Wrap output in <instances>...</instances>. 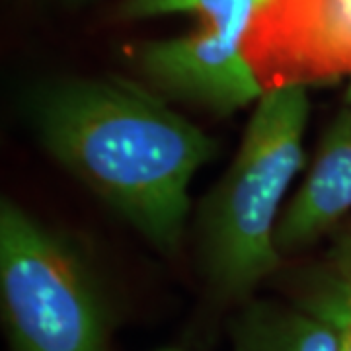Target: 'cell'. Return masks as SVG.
<instances>
[{
    "mask_svg": "<svg viewBox=\"0 0 351 351\" xmlns=\"http://www.w3.org/2000/svg\"><path fill=\"white\" fill-rule=\"evenodd\" d=\"M25 115L43 149L154 248L182 244L189 182L217 143L158 92L121 76L64 78L34 88Z\"/></svg>",
    "mask_w": 351,
    "mask_h": 351,
    "instance_id": "1",
    "label": "cell"
},
{
    "mask_svg": "<svg viewBox=\"0 0 351 351\" xmlns=\"http://www.w3.org/2000/svg\"><path fill=\"white\" fill-rule=\"evenodd\" d=\"M306 121L302 84L265 90L230 168L201 207V263L226 297L246 295L281 262L276 228L289 184L304 162Z\"/></svg>",
    "mask_w": 351,
    "mask_h": 351,
    "instance_id": "2",
    "label": "cell"
},
{
    "mask_svg": "<svg viewBox=\"0 0 351 351\" xmlns=\"http://www.w3.org/2000/svg\"><path fill=\"white\" fill-rule=\"evenodd\" d=\"M0 297L14 351H106L108 313L86 263L10 199L0 205Z\"/></svg>",
    "mask_w": 351,
    "mask_h": 351,
    "instance_id": "3",
    "label": "cell"
},
{
    "mask_svg": "<svg viewBox=\"0 0 351 351\" xmlns=\"http://www.w3.org/2000/svg\"><path fill=\"white\" fill-rule=\"evenodd\" d=\"M244 53L265 90L351 75V0H265Z\"/></svg>",
    "mask_w": 351,
    "mask_h": 351,
    "instance_id": "4",
    "label": "cell"
},
{
    "mask_svg": "<svg viewBox=\"0 0 351 351\" xmlns=\"http://www.w3.org/2000/svg\"><path fill=\"white\" fill-rule=\"evenodd\" d=\"M135 61L149 88L162 98L189 101L221 115L239 112L265 92L244 45L203 25L191 36L138 45Z\"/></svg>",
    "mask_w": 351,
    "mask_h": 351,
    "instance_id": "5",
    "label": "cell"
},
{
    "mask_svg": "<svg viewBox=\"0 0 351 351\" xmlns=\"http://www.w3.org/2000/svg\"><path fill=\"white\" fill-rule=\"evenodd\" d=\"M351 209V104L330 123L311 172L276 228L277 250L304 248Z\"/></svg>",
    "mask_w": 351,
    "mask_h": 351,
    "instance_id": "6",
    "label": "cell"
},
{
    "mask_svg": "<svg viewBox=\"0 0 351 351\" xmlns=\"http://www.w3.org/2000/svg\"><path fill=\"white\" fill-rule=\"evenodd\" d=\"M234 351H339L334 332L302 306L254 302L234 324Z\"/></svg>",
    "mask_w": 351,
    "mask_h": 351,
    "instance_id": "7",
    "label": "cell"
},
{
    "mask_svg": "<svg viewBox=\"0 0 351 351\" xmlns=\"http://www.w3.org/2000/svg\"><path fill=\"white\" fill-rule=\"evenodd\" d=\"M258 0H123L121 16L145 20L166 14H195L203 27L244 45Z\"/></svg>",
    "mask_w": 351,
    "mask_h": 351,
    "instance_id": "8",
    "label": "cell"
},
{
    "mask_svg": "<svg viewBox=\"0 0 351 351\" xmlns=\"http://www.w3.org/2000/svg\"><path fill=\"white\" fill-rule=\"evenodd\" d=\"M299 306L320 318L334 332L339 351H351V283L330 267L302 297Z\"/></svg>",
    "mask_w": 351,
    "mask_h": 351,
    "instance_id": "9",
    "label": "cell"
},
{
    "mask_svg": "<svg viewBox=\"0 0 351 351\" xmlns=\"http://www.w3.org/2000/svg\"><path fill=\"white\" fill-rule=\"evenodd\" d=\"M332 267L351 283V234H348L338 244V248L332 256Z\"/></svg>",
    "mask_w": 351,
    "mask_h": 351,
    "instance_id": "10",
    "label": "cell"
},
{
    "mask_svg": "<svg viewBox=\"0 0 351 351\" xmlns=\"http://www.w3.org/2000/svg\"><path fill=\"white\" fill-rule=\"evenodd\" d=\"M348 104H351V84H350V90H348Z\"/></svg>",
    "mask_w": 351,
    "mask_h": 351,
    "instance_id": "11",
    "label": "cell"
},
{
    "mask_svg": "<svg viewBox=\"0 0 351 351\" xmlns=\"http://www.w3.org/2000/svg\"><path fill=\"white\" fill-rule=\"evenodd\" d=\"M263 2H265V0H258V6H260V4H263Z\"/></svg>",
    "mask_w": 351,
    "mask_h": 351,
    "instance_id": "12",
    "label": "cell"
},
{
    "mask_svg": "<svg viewBox=\"0 0 351 351\" xmlns=\"http://www.w3.org/2000/svg\"><path fill=\"white\" fill-rule=\"evenodd\" d=\"M80 2H84V0H80Z\"/></svg>",
    "mask_w": 351,
    "mask_h": 351,
    "instance_id": "13",
    "label": "cell"
}]
</instances>
